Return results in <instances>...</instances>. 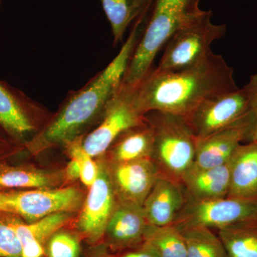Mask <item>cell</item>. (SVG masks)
Segmentation results:
<instances>
[{"label":"cell","mask_w":257,"mask_h":257,"mask_svg":"<svg viewBox=\"0 0 257 257\" xmlns=\"http://www.w3.org/2000/svg\"><path fill=\"white\" fill-rule=\"evenodd\" d=\"M144 242L148 243L159 257H187L183 236L174 225L158 226L149 224Z\"/></svg>","instance_id":"cell-23"},{"label":"cell","mask_w":257,"mask_h":257,"mask_svg":"<svg viewBox=\"0 0 257 257\" xmlns=\"http://www.w3.org/2000/svg\"><path fill=\"white\" fill-rule=\"evenodd\" d=\"M251 112L246 89L210 96L187 118L197 138H203L237 122Z\"/></svg>","instance_id":"cell-10"},{"label":"cell","mask_w":257,"mask_h":257,"mask_svg":"<svg viewBox=\"0 0 257 257\" xmlns=\"http://www.w3.org/2000/svg\"><path fill=\"white\" fill-rule=\"evenodd\" d=\"M243 88L247 93L251 110L254 116L255 124L252 141L257 142V74L251 76L249 82Z\"/></svg>","instance_id":"cell-28"},{"label":"cell","mask_w":257,"mask_h":257,"mask_svg":"<svg viewBox=\"0 0 257 257\" xmlns=\"http://www.w3.org/2000/svg\"><path fill=\"white\" fill-rule=\"evenodd\" d=\"M118 203L143 207L160 176L152 159L107 165Z\"/></svg>","instance_id":"cell-13"},{"label":"cell","mask_w":257,"mask_h":257,"mask_svg":"<svg viewBox=\"0 0 257 257\" xmlns=\"http://www.w3.org/2000/svg\"><path fill=\"white\" fill-rule=\"evenodd\" d=\"M116 257H159L155 250L146 242L140 245L138 248Z\"/></svg>","instance_id":"cell-30"},{"label":"cell","mask_w":257,"mask_h":257,"mask_svg":"<svg viewBox=\"0 0 257 257\" xmlns=\"http://www.w3.org/2000/svg\"><path fill=\"white\" fill-rule=\"evenodd\" d=\"M200 0H152L143 30L128 60L123 84L135 86L152 69L155 57L172 35L199 15Z\"/></svg>","instance_id":"cell-3"},{"label":"cell","mask_w":257,"mask_h":257,"mask_svg":"<svg viewBox=\"0 0 257 257\" xmlns=\"http://www.w3.org/2000/svg\"><path fill=\"white\" fill-rule=\"evenodd\" d=\"M40 104L4 81L0 80V127L25 147L43 131L40 121L45 116Z\"/></svg>","instance_id":"cell-9"},{"label":"cell","mask_w":257,"mask_h":257,"mask_svg":"<svg viewBox=\"0 0 257 257\" xmlns=\"http://www.w3.org/2000/svg\"><path fill=\"white\" fill-rule=\"evenodd\" d=\"M23 247L15 229L0 214V257H22Z\"/></svg>","instance_id":"cell-27"},{"label":"cell","mask_w":257,"mask_h":257,"mask_svg":"<svg viewBox=\"0 0 257 257\" xmlns=\"http://www.w3.org/2000/svg\"><path fill=\"white\" fill-rule=\"evenodd\" d=\"M254 124L251 111L231 126L205 138H197L192 168H209L227 162L242 142L252 141Z\"/></svg>","instance_id":"cell-11"},{"label":"cell","mask_w":257,"mask_h":257,"mask_svg":"<svg viewBox=\"0 0 257 257\" xmlns=\"http://www.w3.org/2000/svg\"><path fill=\"white\" fill-rule=\"evenodd\" d=\"M228 197L257 199V142L239 145L230 159Z\"/></svg>","instance_id":"cell-17"},{"label":"cell","mask_w":257,"mask_h":257,"mask_svg":"<svg viewBox=\"0 0 257 257\" xmlns=\"http://www.w3.org/2000/svg\"><path fill=\"white\" fill-rule=\"evenodd\" d=\"M66 177L70 180H76V179L80 178V171H79V166L74 159H72V160L67 165V169H66Z\"/></svg>","instance_id":"cell-31"},{"label":"cell","mask_w":257,"mask_h":257,"mask_svg":"<svg viewBox=\"0 0 257 257\" xmlns=\"http://www.w3.org/2000/svg\"><path fill=\"white\" fill-rule=\"evenodd\" d=\"M185 241L187 257H228L219 238L207 227H191L180 231Z\"/></svg>","instance_id":"cell-24"},{"label":"cell","mask_w":257,"mask_h":257,"mask_svg":"<svg viewBox=\"0 0 257 257\" xmlns=\"http://www.w3.org/2000/svg\"><path fill=\"white\" fill-rule=\"evenodd\" d=\"M143 30L139 18L119 53L82 89L72 92L45 130L25 148L32 152L65 145L81 136L96 119L100 121L106 106L121 85L128 60Z\"/></svg>","instance_id":"cell-2"},{"label":"cell","mask_w":257,"mask_h":257,"mask_svg":"<svg viewBox=\"0 0 257 257\" xmlns=\"http://www.w3.org/2000/svg\"><path fill=\"white\" fill-rule=\"evenodd\" d=\"M24 147L15 143L4 130L0 127V161L5 160L10 155H15Z\"/></svg>","instance_id":"cell-29"},{"label":"cell","mask_w":257,"mask_h":257,"mask_svg":"<svg viewBox=\"0 0 257 257\" xmlns=\"http://www.w3.org/2000/svg\"><path fill=\"white\" fill-rule=\"evenodd\" d=\"M82 199V192L75 187L0 190V214L33 222L55 213L77 210Z\"/></svg>","instance_id":"cell-7"},{"label":"cell","mask_w":257,"mask_h":257,"mask_svg":"<svg viewBox=\"0 0 257 257\" xmlns=\"http://www.w3.org/2000/svg\"><path fill=\"white\" fill-rule=\"evenodd\" d=\"M230 160L223 165L206 169H191L184 176L182 185L186 196L197 201L226 197L230 184Z\"/></svg>","instance_id":"cell-16"},{"label":"cell","mask_w":257,"mask_h":257,"mask_svg":"<svg viewBox=\"0 0 257 257\" xmlns=\"http://www.w3.org/2000/svg\"><path fill=\"white\" fill-rule=\"evenodd\" d=\"M82 140V137H79L66 143L64 146L68 150L71 158L74 159L79 166L83 184L90 187L97 178L99 166L96 165L92 157L83 148Z\"/></svg>","instance_id":"cell-25"},{"label":"cell","mask_w":257,"mask_h":257,"mask_svg":"<svg viewBox=\"0 0 257 257\" xmlns=\"http://www.w3.org/2000/svg\"><path fill=\"white\" fill-rule=\"evenodd\" d=\"M148 224L143 207L118 203L104 234L111 248L125 249L144 242Z\"/></svg>","instance_id":"cell-15"},{"label":"cell","mask_w":257,"mask_h":257,"mask_svg":"<svg viewBox=\"0 0 257 257\" xmlns=\"http://www.w3.org/2000/svg\"><path fill=\"white\" fill-rule=\"evenodd\" d=\"M186 198L182 184L159 176L143 204L149 224L158 226L173 224Z\"/></svg>","instance_id":"cell-14"},{"label":"cell","mask_w":257,"mask_h":257,"mask_svg":"<svg viewBox=\"0 0 257 257\" xmlns=\"http://www.w3.org/2000/svg\"><path fill=\"white\" fill-rule=\"evenodd\" d=\"M145 120V114L137 101L136 87L121 82L106 106L97 126L83 138V148L92 157L104 155L121 133Z\"/></svg>","instance_id":"cell-6"},{"label":"cell","mask_w":257,"mask_h":257,"mask_svg":"<svg viewBox=\"0 0 257 257\" xmlns=\"http://www.w3.org/2000/svg\"><path fill=\"white\" fill-rule=\"evenodd\" d=\"M49 257H79L77 239L67 232H56L51 236L47 246Z\"/></svg>","instance_id":"cell-26"},{"label":"cell","mask_w":257,"mask_h":257,"mask_svg":"<svg viewBox=\"0 0 257 257\" xmlns=\"http://www.w3.org/2000/svg\"><path fill=\"white\" fill-rule=\"evenodd\" d=\"M7 216L10 224L18 235L22 247L33 243L43 246L45 241L55 234L57 230L67 224L70 217L69 213H55L39 220L25 224L18 219L10 218L8 214Z\"/></svg>","instance_id":"cell-21"},{"label":"cell","mask_w":257,"mask_h":257,"mask_svg":"<svg viewBox=\"0 0 257 257\" xmlns=\"http://www.w3.org/2000/svg\"><path fill=\"white\" fill-rule=\"evenodd\" d=\"M228 257H257V221L218 229Z\"/></svg>","instance_id":"cell-22"},{"label":"cell","mask_w":257,"mask_h":257,"mask_svg":"<svg viewBox=\"0 0 257 257\" xmlns=\"http://www.w3.org/2000/svg\"><path fill=\"white\" fill-rule=\"evenodd\" d=\"M145 117L153 130L152 162L160 175L182 184L194 165L197 137L182 116L151 111Z\"/></svg>","instance_id":"cell-4"},{"label":"cell","mask_w":257,"mask_h":257,"mask_svg":"<svg viewBox=\"0 0 257 257\" xmlns=\"http://www.w3.org/2000/svg\"><path fill=\"white\" fill-rule=\"evenodd\" d=\"M252 221H257V199L226 197L197 201L187 197L172 225L179 231L198 226L220 229Z\"/></svg>","instance_id":"cell-8"},{"label":"cell","mask_w":257,"mask_h":257,"mask_svg":"<svg viewBox=\"0 0 257 257\" xmlns=\"http://www.w3.org/2000/svg\"><path fill=\"white\" fill-rule=\"evenodd\" d=\"M110 23L115 45L121 42L126 30L146 13L152 0H100Z\"/></svg>","instance_id":"cell-20"},{"label":"cell","mask_w":257,"mask_h":257,"mask_svg":"<svg viewBox=\"0 0 257 257\" xmlns=\"http://www.w3.org/2000/svg\"><path fill=\"white\" fill-rule=\"evenodd\" d=\"M135 87L138 105L145 114L159 111L185 119L207 98L239 89L234 69L213 52L183 68H152Z\"/></svg>","instance_id":"cell-1"},{"label":"cell","mask_w":257,"mask_h":257,"mask_svg":"<svg viewBox=\"0 0 257 257\" xmlns=\"http://www.w3.org/2000/svg\"><path fill=\"white\" fill-rule=\"evenodd\" d=\"M212 13L202 10L172 35L166 44L158 70H175L204 60L212 51L211 45L226 32L224 25L211 23Z\"/></svg>","instance_id":"cell-5"},{"label":"cell","mask_w":257,"mask_h":257,"mask_svg":"<svg viewBox=\"0 0 257 257\" xmlns=\"http://www.w3.org/2000/svg\"><path fill=\"white\" fill-rule=\"evenodd\" d=\"M153 144V130L145 117L142 124L121 133L106 152H109L110 163L151 159Z\"/></svg>","instance_id":"cell-18"},{"label":"cell","mask_w":257,"mask_h":257,"mask_svg":"<svg viewBox=\"0 0 257 257\" xmlns=\"http://www.w3.org/2000/svg\"><path fill=\"white\" fill-rule=\"evenodd\" d=\"M117 204L107 166L99 165L77 222L79 231L90 241L100 239Z\"/></svg>","instance_id":"cell-12"},{"label":"cell","mask_w":257,"mask_h":257,"mask_svg":"<svg viewBox=\"0 0 257 257\" xmlns=\"http://www.w3.org/2000/svg\"><path fill=\"white\" fill-rule=\"evenodd\" d=\"M58 182L59 176L56 174L0 161V190L50 189Z\"/></svg>","instance_id":"cell-19"}]
</instances>
